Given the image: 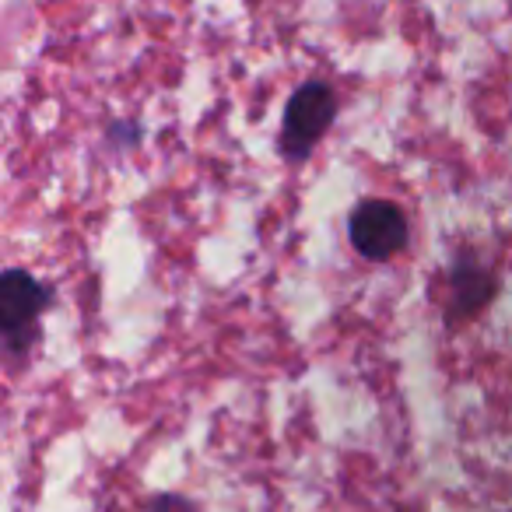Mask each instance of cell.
I'll return each instance as SVG.
<instances>
[{"label":"cell","mask_w":512,"mask_h":512,"mask_svg":"<svg viewBox=\"0 0 512 512\" xmlns=\"http://www.w3.org/2000/svg\"><path fill=\"white\" fill-rule=\"evenodd\" d=\"M50 306V292L29 271L11 267L0 281V334L11 355L25 351L39 334V316Z\"/></svg>","instance_id":"1"},{"label":"cell","mask_w":512,"mask_h":512,"mask_svg":"<svg viewBox=\"0 0 512 512\" xmlns=\"http://www.w3.org/2000/svg\"><path fill=\"white\" fill-rule=\"evenodd\" d=\"M334 113H337V102L327 85H320V81L302 85L299 92L288 99L285 127H281V151H285L292 162L306 158L309 151L320 144V137L330 130Z\"/></svg>","instance_id":"2"},{"label":"cell","mask_w":512,"mask_h":512,"mask_svg":"<svg viewBox=\"0 0 512 512\" xmlns=\"http://www.w3.org/2000/svg\"><path fill=\"white\" fill-rule=\"evenodd\" d=\"M351 242L369 260H390L407 246V214L393 200H365L351 214Z\"/></svg>","instance_id":"3"},{"label":"cell","mask_w":512,"mask_h":512,"mask_svg":"<svg viewBox=\"0 0 512 512\" xmlns=\"http://www.w3.org/2000/svg\"><path fill=\"white\" fill-rule=\"evenodd\" d=\"M449 313L456 316V320H463V316H474L481 313L484 306H488L491 299H495V274L488 271L484 264H477V260H460V264L453 267V274H449Z\"/></svg>","instance_id":"4"},{"label":"cell","mask_w":512,"mask_h":512,"mask_svg":"<svg viewBox=\"0 0 512 512\" xmlns=\"http://www.w3.org/2000/svg\"><path fill=\"white\" fill-rule=\"evenodd\" d=\"M151 512H197V505H190L179 495H162V498H155V509Z\"/></svg>","instance_id":"5"}]
</instances>
